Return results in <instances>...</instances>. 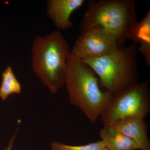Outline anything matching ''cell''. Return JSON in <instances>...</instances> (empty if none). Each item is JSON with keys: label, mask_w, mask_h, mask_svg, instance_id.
<instances>
[{"label": "cell", "mask_w": 150, "mask_h": 150, "mask_svg": "<svg viewBox=\"0 0 150 150\" xmlns=\"http://www.w3.org/2000/svg\"><path fill=\"white\" fill-rule=\"evenodd\" d=\"M70 54L69 45L59 31L37 36L33 40L32 69L51 93L65 85Z\"/></svg>", "instance_id": "cell-1"}, {"label": "cell", "mask_w": 150, "mask_h": 150, "mask_svg": "<svg viewBox=\"0 0 150 150\" xmlns=\"http://www.w3.org/2000/svg\"><path fill=\"white\" fill-rule=\"evenodd\" d=\"M98 81L88 66L70 56L65 84L70 103L79 108L92 123L100 115L112 96L101 90Z\"/></svg>", "instance_id": "cell-2"}, {"label": "cell", "mask_w": 150, "mask_h": 150, "mask_svg": "<svg viewBox=\"0 0 150 150\" xmlns=\"http://www.w3.org/2000/svg\"><path fill=\"white\" fill-rule=\"evenodd\" d=\"M138 47L133 43L102 57L80 61L98 76L105 91L113 95L138 82Z\"/></svg>", "instance_id": "cell-3"}, {"label": "cell", "mask_w": 150, "mask_h": 150, "mask_svg": "<svg viewBox=\"0 0 150 150\" xmlns=\"http://www.w3.org/2000/svg\"><path fill=\"white\" fill-rule=\"evenodd\" d=\"M137 21L134 0H90L81 22V32L99 28L110 33L123 45L130 28Z\"/></svg>", "instance_id": "cell-4"}, {"label": "cell", "mask_w": 150, "mask_h": 150, "mask_svg": "<svg viewBox=\"0 0 150 150\" xmlns=\"http://www.w3.org/2000/svg\"><path fill=\"white\" fill-rule=\"evenodd\" d=\"M150 80L134 84L112 95L100 116L104 126L123 118H144L150 112Z\"/></svg>", "instance_id": "cell-5"}, {"label": "cell", "mask_w": 150, "mask_h": 150, "mask_svg": "<svg viewBox=\"0 0 150 150\" xmlns=\"http://www.w3.org/2000/svg\"><path fill=\"white\" fill-rule=\"evenodd\" d=\"M123 46L110 33L99 28H91L81 32L70 56L80 61L99 58Z\"/></svg>", "instance_id": "cell-6"}, {"label": "cell", "mask_w": 150, "mask_h": 150, "mask_svg": "<svg viewBox=\"0 0 150 150\" xmlns=\"http://www.w3.org/2000/svg\"><path fill=\"white\" fill-rule=\"evenodd\" d=\"M86 2L85 0H48L46 14L58 29L67 30L74 26L70 20L72 14Z\"/></svg>", "instance_id": "cell-7"}, {"label": "cell", "mask_w": 150, "mask_h": 150, "mask_svg": "<svg viewBox=\"0 0 150 150\" xmlns=\"http://www.w3.org/2000/svg\"><path fill=\"white\" fill-rule=\"evenodd\" d=\"M110 126L134 141L138 149L150 150V142L147 133L148 126L144 118L126 117Z\"/></svg>", "instance_id": "cell-8"}, {"label": "cell", "mask_w": 150, "mask_h": 150, "mask_svg": "<svg viewBox=\"0 0 150 150\" xmlns=\"http://www.w3.org/2000/svg\"><path fill=\"white\" fill-rule=\"evenodd\" d=\"M126 39L133 41L139 47L146 64L150 66V10L140 21L134 22L129 29Z\"/></svg>", "instance_id": "cell-9"}, {"label": "cell", "mask_w": 150, "mask_h": 150, "mask_svg": "<svg viewBox=\"0 0 150 150\" xmlns=\"http://www.w3.org/2000/svg\"><path fill=\"white\" fill-rule=\"evenodd\" d=\"M100 137L105 148L109 150L138 149L134 141L112 126H104L100 130Z\"/></svg>", "instance_id": "cell-10"}, {"label": "cell", "mask_w": 150, "mask_h": 150, "mask_svg": "<svg viewBox=\"0 0 150 150\" xmlns=\"http://www.w3.org/2000/svg\"><path fill=\"white\" fill-rule=\"evenodd\" d=\"M21 85L18 80L10 66H8L2 74V82L0 86V98L6 100L13 94H20Z\"/></svg>", "instance_id": "cell-11"}, {"label": "cell", "mask_w": 150, "mask_h": 150, "mask_svg": "<svg viewBox=\"0 0 150 150\" xmlns=\"http://www.w3.org/2000/svg\"><path fill=\"white\" fill-rule=\"evenodd\" d=\"M52 150H104V143L102 141L82 146H70L60 142H53L51 145Z\"/></svg>", "instance_id": "cell-12"}, {"label": "cell", "mask_w": 150, "mask_h": 150, "mask_svg": "<svg viewBox=\"0 0 150 150\" xmlns=\"http://www.w3.org/2000/svg\"><path fill=\"white\" fill-rule=\"evenodd\" d=\"M16 133H15L14 134L13 137L11 139L10 142L9 144H8V146L6 148H5L4 150H11L12 148L13 145V142L14 140L15 139V137H16Z\"/></svg>", "instance_id": "cell-13"}, {"label": "cell", "mask_w": 150, "mask_h": 150, "mask_svg": "<svg viewBox=\"0 0 150 150\" xmlns=\"http://www.w3.org/2000/svg\"><path fill=\"white\" fill-rule=\"evenodd\" d=\"M104 150H109L108 149H106V148H105V149H104Z\"/></svg>", "instance_id": "cell-14"}]
</instances>
